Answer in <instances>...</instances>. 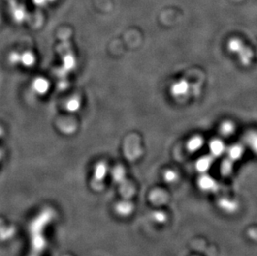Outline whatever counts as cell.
<instances>
[{
    "label": "cell",
    "instance_id": "6da1fadb",
    "mask_svg": "<svg viewBox=\"0 0 257 256\" xmlns=\"http://www.w3.org/2000/svg\"><path fill=\"white\" fill-rule=\"evenodd\" d=\"M58 52L62 59V67L59 69V78H66L77 67V58L72 51L71 44L67 40L62 41L58 46Z\"/></svg>",
    "mask_w": 257,
    "mask_h": 256
},
{
    "label": "cell",
    "instance_id": "7a4b0ae2",
    "mask_svg": "<svg viewBox=\"0 0 257 256\" xmlns=\"http://www.w3.org/2000/svg\"><path fill=\"white\" fill-rule=\"evenodd\" d=\"M227 49L230 53L236 54L239 61L244 66H248L252 62L253 54L248 47L238 38H231L227 43Z\"/></svg>",
    "mask_w": 257,
    "mask_h": 256
},
{
    "label": "cell",
    "instance_id": "3957f363",
    "mask_svg": "<svg viewBox=\"0 0 257 256\" xmlns=\"http://www.w3.org/2000/svg\"><path fill=\"white\" fill-rule=\"evenodd\" d=\"M32 92L38 96H44L50 89V82L43 77H37L31 84Z\"/></svg>",
    "mask_w": 257,
    "mask_h": 256
},
{
    "label": "cell",
    "instance_id": "277c9868",
    "mask_svg": "<svg viewBox=\"0 0 257 256\" xmlns=\"http://www.w3.org/2000/svg\"><path fill=\"white\" fill-rule=\"evenodd\" d=\"M191 90V85L185 79H181L175 82L171 86V93L174 97H185L189 94Z\"/></svg>",
    "mask_w": 257,
    "mask_h": 256
},
{
    "label": "cell",
    "instance_id": "5b68a950",
    "mask_svg": "<svg viewBox=\"0 0 257 256\" xmlns=\"http://www.w3.org/2000/svg\"><path fill=\"white\" fill-rule=\"evenodd\" d=\"M210 152L212 157H219L226 151L225 143L220 139H213L209 143Z\"/></svg>",
    "mask_w": 257,
    "mask_h": 256
},
{
    "label": "cell",
    "instance_id": "8992f818",
    "mask_svg": "<svg viewBox=\"0 0 257 256\" xmlns=\"http://www.w3.org/2000/svg\"><path fill=\"white\" fill-rule=\"evenodd\" d=\"M82 108V99L78 95H74L67 100L65 103V109L69 114H76Z\"/></svg>",
    "mask_w": 257,
    "mask_h": 256
},
{
    "label": "cell",
    "instance_id": "52a82bcc",
    "mask_svg": "<svg viewBox=\"0 0 257 256\" xmlns=\"http://www.w3.org/2000/svg\"><path fill=\"white\" fill-rule=\"evenodd\" d=\"M37 62V57L31 51L23 52L20 54V64L26 68H31Z\"/></svg>",
    "mask_w": 257,
    "mask_h": 256
},
{
    "label": "cell",
    "instance_id": "ba28073f",
    "mask_svg": "<svg viewBox=\"0 0 257 256\" xmlns=\"http://www.w3.org/2000/svg\"><path fill=\"white\" fill-rule=\"evenodd\" d=\"M244 146L241 144H234L227 149L228 158L232 162H236L243 156Z\"/></svg>",
    "mask_w": 257,
    "mask_h": 256
},
{
    "label": "cell",
    "instance_id": "9c48e42d",
    "mask_svg": "<svg viewBox=\"0 0 257 256\" xmlns=\"http://www.w3.org/2000/svg\"><path fill=\"white\" fill-rule=\"evenodd\" d=\"M212 162H213V158L211 156L201 157L200 159L197 160L195 164L196 170L201 173L206 172L212 167Z\"/></svg>",
    "mask_w": 257,
    "mask_h": 256
},
{
    "label": "cell",
    "instance_id": "30bf717a",
    "mask_svg": "<svg viewBox=\"0 0 257 256\" xmlns=\"http://www.w3.org/2000/svg\"><path fill=\"white\" fill-rule=\"evenodd\" d=\"M203 144V138L200 136H194L193 138H190L187 143V148L191 152H195V151L201 150Z\"/></svg>",
    "mask_w": 257,
    "mask_h": 256
},
{
    "label": "cell",
    "instance_id": "8fae6325",
    "mask_svg": "<svg viewBox=\"0 0 257 256\" xmlns=\"http://www.w3.org/2000/svg\"><path fill=\"white\" fill-rule=\"evenodd\" d=\"M59 128L63 133H64L66 135L72 134L77 129L75 122L72 121V120H62L59 123Z\"/></svg>",
    "mask_w": 257,
    "mask_h": 256
},
{
    "label": "cell",
    "instance_id": "7c38bea8",
    "mask_svg": "<svg viewBox=\"0 0 257 256\" xmlns=\"http://www.w3.org/2000/svg\"><path fill=\"white\" fill-rule=\"evenodd\" d=\"M236 131V126L232 121H225L220 126V132L225 137H230L233 135L234 132Z\"/></svg>",
    "mask_w": 257,
    "mask_h": 256
},
{
    "label": "cell",
    "instance_id": "4fadbf2b",
    "mask_svg": "<svg viewBox=\"0 0 257 256\" xmlns=\"http://www.w3.org/2000/svg\"><path fill=\"white\" fill-rule=\"evenodd\" d=\"M199 185L205 190H212L216 186V182L208 175H204L199 180Z\"/></svg>",
    "mask_w": 257,
    "mask_h": 256
},
{
    "label": "cell",
    "instance_id": "5bb4252c",
    "mask_svg": "<svg viewBox=\"0 0 257 256\" xmlns=\"http://www.w3.org/2000/svg\"><path fill=\"white\" fill-rule=\"evenodd\" d=\"M246 141L248 144V146L252 149V151H255L257 154V132H250L247 136Z\"/></svg>",
    "mask_w": 257,
    "mask_h": 256
},
{
    "label": "cell",
    "instance_id": "9a60e30c",
    "mask_svg": "<svg viewBox=\"0 0 257 256\" xmlns=\"http://www.w3.org/2000/svg\"><path fill=\"white\" fill-rule=\"evenodd\" d=\"M20 54L19 52H12L9 55H8V62L13 66H17V65L20 64Z\"/></svg>",
    "mask_w": 257,
    "mask_h": 256
},
{
    "label": "cell",
    "instance_id": "2e32d148",
    "mask_svg": "<svg viewBox=\"0 0 257 256\" xmlns=\"http://www.w3.org/2000/svg\"><path fill=\"white\" fill-rule=\"evenodd\" d=\"M232 166H233V162L231 160L228 158L227 160H225L222 165V171L224 175L229 174V173L232 170Z\"/></svg>",
    "mask_w": 257,
    "mask_h": 256
},
{
    "label": "cell",
    "instance_id": "e0dca14e",
    "mask_svg": "<svg viewBox=\"0 0 257 256\" xmlns=\"http://www.w3.org/2000/svg\"><path fill=\"white\" fill-rule=\"evenodd\" d=\"M106 171H107V166L104 163L102 162V163H99V164L97 165L96 169V174L98 177L104 176Z\"/></svg>",
    "mask_w": 257,
    "mask_h": 256
},
{
    "label": "cell",
    "instance_id": "ac0fdd59",
    "mask_svg": "<svg viewBox=\"0 0 257 256\" xmlns=\"http://www.w3.org/2000/svg\"><path fill=\"white\" fill-rule=\"evenodd\" d=\"M165 178H166V181L171 182V181H174L175 179L177 178V174L174 171H166L165 173Z\"/></svg>",
    "mask_w": 257,
    "mask_h": 256
},
{
    "label": "cell",
    "instance_id": "d6986e66",
    "mask_svg": "<svg viewBox=\"0 0 257 256\" xmlns=\"http://www.w3.org/2000/svg\"><path fill=\"white\" fill-rule=\"evenodd\" d=\"M3 135H4V129L0 126V138H3Z\"/></svg>",
    "mask_w": 257,
    "mask_h": 256
},
{
    "label": "cell",
    "instance_id": "ffe728a7",
    "mask_svg": "<svg viewBox=\"0 0 257 256\" xmlns=\"http://www.w3.org/2000/svg\"><path fill=\"white\" fill-rule=\"evenodd\" d=\"M2 155H3L2 151H0V159H1V157H2Z\"/></svg>",
    "mask_w": 257,
    "mask_h": 256
}]
</instances>
